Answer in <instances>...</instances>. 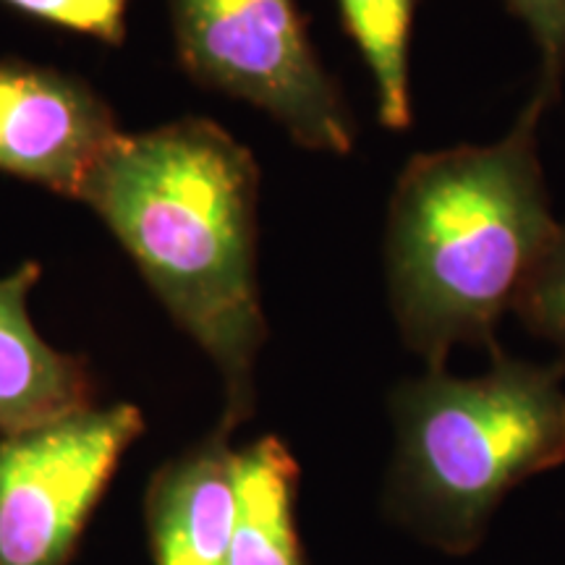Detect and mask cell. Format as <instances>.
Instances as JSON below:
<instances>
[{
  "label": "cell",
  "instance_id": "277c9868",
  "mask_svg": "<svg viewBox=\"0 0 565 565\" xmlns=\"http://www.w3.org/2000/svg\"><path fill=\"white\" fill-rule=\"evenodd\" d=\"M181 68L267 113L296 145L349 154L356 121L296 0H168Z\"/></svg>",
  "mask_w": 565,
  "mask_h": 565
},
{
  "label": "cell",
  "instance_id": "30bf717a",
  "mask_svg": "<svg viewBox=\"0 0 565 565\" xmlns=\"http://www.w3.org/2000/svg\"><path fill=\"white\" fill-rule=\"evenodd\" d=\"M422 0H338L343 30L362 53L385 129L406 131L412 108V34Z\"/></svg>",
  "mask_w": 565,
  "mask_h": 565
},
{
  "label": "cell",
  "instance_id": "7c38bea8",
  "mask_svg": "<svg viewBox=\"0 0 565 565\" xmlns=\"http://www.w3.org/2000/svg\"><path fill=\"white\" fill-rule=\"evenodd\" d=\"M0 3L61 30L108 42V45H121L126 40L129 0H0Z\"/></svg>",
  "mask_w": 565,
  "mask_h": 565
},
{
  "label": "cell",
  "instance_id": "6da1fadb",
  "mask_svg": "<svg viewBox=\"0 0 565 565\" xmlns=\"http://www.w3.org/2000/svg\"><path fill=\"white\" fill-rule=\"evenodd\" d=\"M79 202L103 217L168 315L221 370V429L231 435L254 412V364L267 341L252 150L207 118L124 134Z\"/></svg>",
  "mask_w": 565,
  "mask_h": 565
},
{
  "label": "cell",
  "instance_id": "8fae6325",
  "mask_svg": "<svg viewBox=\"0 0 565 565\" xmlns=\"http://www.w3.org/2000/svg\"><path fill=\"white\" fill-rule=\"evenodd\" d=\"M513 312L536 338L555 345L565 366V223L526 278Z\"/></svg>",
  "mask_w": 565,
  "mask_h": 565
},
{
  "label": "cell",
  "instance_id": "8992f818",
  "mask_svg": "<svg viewBox=\"0 0 565 565\" xmlns=\"http://www.w3.org/2000/svg\"><path fill=\"white\" fill-rule=\"evenodd\" d=\"M121 137L89 84L26 61H0V173L79 200Z\"/></svg>",
  "mask_w": 565,
  "mask_h": 565
},
{
  "label": "cell",
  "instance_id": "5b68a950",
  "mask_svg": "<svg viewBox=\"0 0 565 565\" xmlns=\"http://www.w3.org/2000/svg\"><path fill=\"white\" fill-rule=\"evenodd\" d=\"M141 433L139 408L116 404L0 437V565H66Z\"/></svg>",
  "mask_w": 565,
  "mask_h": 565
},
{
  "label": "cell",
  "instance_id": "9c48e42d",
  "mask_svg": "<svg viewBox=\"0 0 565 565\" xmlns=\"http://www.w3.org/2000/svg\"><path fill=\"white\" fill-rule=\"evenodd\" d=\"M296 487L299 466L278 437L236 450L238 511L225 565H303Z\"/></svg>",
  "mask_w": 565,
  "mask_h": 565
},
{
  "label": "cell",
  "instance_id": "ba28073f",
  "mask_svg": "<svg viewBox=\"0 0 565 565\" xmlns=\"http://www.w3.org/2000/svg\"><path fill=\"white\" fill-rule=\"evenodd\" d=\"M40 275L38 263H26L0 278V437L95 408L87 364L42 341L26 312Z\"/></svg>",
  "mask_w": 565,
  "mask_h": 565
},
{
  "label": "cell",
  "instance_id": "7a4b0ae2",
  "mask_svg": "<svg viewBox=\"0 0 565 565\" xmlns=\"http://www.w3.org/2000/svg\"><path fill=\"white\" fill-rule=\"evenodd\" d=\"M545 95L492 145L408 158L385 221V280L404 345L440 372L456 345L500 353L498 328L557 225L540 160Z\"/></svg>",
  "mask_w": 565,
  "mask_h": 565
},
{
  "label": "cell",
  "instance_id": "52a82bcc",
  "mask_svg": "<svg viewBox=\"0 0 565 565\" xmlns=\"http://www.w3.org/2000/svg\"><path fill=\"white\" fill-rule=\"evenodd\" d=\"M236 511V450L217 427L154 471L145 500L154 565H225Z\"/></svg>",
  "mask_w": 565,
  "mask_h": 565
},
{
  "label": "cell",
  "instance_id": "4fadbf2b",
  "mask_svg": "<svg viewBox=\"0 0 565 565\" xmlns=\"http://www.w3.org/2000/svg\"><path fill=\"white\" fill-rule=\"evenodd\" d=\"M508 11L532 34L540 51L536 92L550 105L561 100L565 82V0H503Z\"/></svg>",
  "mask_w": 565,
  "mask_h": 565
},
{
  "label": "cell",
  "instance_id": "3957f363",
  "mask_svg": "<svg viewBox=\"0 0 565 565\" xmlns=\"http://www.w3.org/2000/svg\"><path fill=\"white\" fill-rule=\"evenodd\" d=\"M565 366L494 353L482 377L424 372L391 393L387 511L429 545L471 553L513 487L565 463Z\"/></svg>",
  "mask_w": 565,
  "mask_h": 565
}]
</instances>
